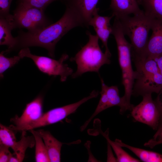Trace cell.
<instances>
[{
    "label": "cell",
    "mask_w": 162,
    "mask_h": 162,
    "mask_svg": "<svg viewBox=\"0 0 162 162\" xmlns=\"http://www.w3.org/2000/svg\"><path fill=\"white\" fill-rule=\"evenodd\" d=\"M86 26L80 14L74 9L66 5L65 12L56 22L34 32L20 31L16 37L15 50L39 46L46 49L49 56L55 58L56 46L61 38L72 29Z\"/></svg>",
    "instance_id": "6da1fadb"
},
{
    "label": "cell",
    "mask_w": 162,
    "mask_h": 162,
    "mask_svg": "<svg viewBox=\"0 0 162 162\" xmlns=\"http://www.w3.org/2000/svg\"><path fill=\"white\" fill-rule=\"evenodd\" d=\"M118 19L124 34L127 35L130 40L133 61L145 58L148 36L151 29V20L145 15L143 11L132 16L127 15Z\"/></svg>",
    "instance_id": "7a4b0ae2"
},
{
    "label": "cell",
    "mask_w": 162,
    "mask_h": 162,
    "mask_svg": "<svg viewBox=\"0 0 162 162\" xmlns=\"http://www.w3.org/2000/svg\"><path fill=\"white\" fill-rule=\"evenodd\" d=\"M115 39L118 51L119 64L122 72V84L124 89L122 97L129 110L134 105L130 103L135 80V72L131 62V45L126 40L119 20L115 18L112 26V33Z\"/></svg>",
    "instance_id": "3957f363"
},
{
    "label": "cell",
    "mask_w": 162,
    "mask_h": 162,
    "mask_svg": "<svg viewBox=\"0 0 162 162\" xmlns=\"http://www.w3.org/2000/svg\"><path fill=\"white\" fill-rule=\"evenodd\" d=\"M88 40L73 57L70 59L77 65V70L71 75L73 78L81 76L87 72L98 73L100 68L105 64H110L109 57L102 51L99 44V38L96 35L87 31Z\"/></svg>",
    "instance_id": "277c9868"
},
{
    "label": "cell",
    "mask_w": 162,
    "mask_h": 162,
    "mask_svg": "<svg viewBox=\"0 0 162 162\" xmlns=\"http://www.w3.org/2000/svg\"><path fill=\"white\" fill-rule=\"evenodd\" d=\"M134 62L136 70L132 94L142 96L147 94H158L162 88V75L155 60L145 58Z\"/></svg>",
    "instance_id": "5b68a950"
},
{
    "label": "cell",
    "mask_w": 162,
    "mask_h": 162,
    "mask_svg": "<svg viewBox=\"0 0 162 162\" xmlns=\"http://www.w3.org/2000/svg\"><path fill=\"white\" fill-rule=\"evenodd\" d=\"M44 10L18 3L11 17L14 28H25L34 32L51 24Z\"/></svg>",
    "instance_id": "8992f818"
},
{
    "label": "cell",
    "mask_w": 162,
    "mask_h": 162,
    "mask_svg": "<svg viewBox=\"0 0 162 162\" xmlns=\"http://www.w3.org/2000/svg\"><path fill=\"white\" fill-rule=\"evenodd\" d=\"M18 55L22 58L27 57L31 59L38 69L43 73L49 76H60L62 82L66 81L68 77L73 73V69L64 63L68 58V56L66 54H62L58 60H56L52 58L34 55L28 47H26L20 49Z\"/></svg>",
    "instance_id": "52a82bcc"
},
{
    "label": "cell",
    "mask_w": 162,
    "mask_h": 162,
    "mask_svg": "<svg viewBox=\"0 0 162 162\" xmlns=\"http://www.w3.org/2000/svg\"><path fill=\"white\" fill-rule=\"evenodd\" d=\"M98 94V91L93 90L89 96L76 102L52 109L43 114L38 119L22 129L21 131L30 130L57 123L74 113L82 104L90 99L96 98Z\"/></svg>",
    "instance_id": "ba28073f"
},
{
    "label": "cell",
    "mask_w": 162,
    "mask_h": 162,
    "mask_svg": "<svg viewBox=\"0 0 162 162\" xmlns=\"http://www.w3.org/2000/svg\"><path fill=\"white\" fill-rule=\"evenodd\" d=\"M142 101L131 110L132 116L136 121L145 124L157 130L160 121V112L152 94L142 96Z\"/></svg>",
    "instance_id": "9c48e42d"
},
{
    "label": "cell",
    "mask_w": 162,
    "mask_h": 162,
    "mask_svg": "<svg viewBox=\"0 0 162 162\" xmlns=\"http://www.w3.org/2000/svg\"><path fill=\"white\" fill-rule=\"evenodd\" d=\"M43 97L39 95L26 105L20 117L16 116L11 119L15 125L9 127L15 131L22 130L33 122L38 119L42 113Z\"/></svg>",
    "instance_id": "30bf717a"
},
{
    "label": "cell",
    "mask_w": 162,
    "mask_h": 162,
    "mask_svg": "<svg viewBox=\"0 0 162 162\" xmlns=\"http://www.w3.org/2000/svg\"><path fill=\"white\" fill-rule=\"evenodd\" d=\"M151 20L152 33L148 41L145 56L155 60L162 54V22Z\"/></svg>",
    "instance_id": "8fae6325"
},
{
    "label": "cell",
    "mask_w": 162,
    "mask_h": 162,
    "mask_svg": "<svg viewBox=\"0 0 162 162\" xmlns=\"http://www.w3.org/2000/svg\"><path fill=\"white\" fill-rule=\"evenodd\" d=\"M66 5L75 10L80 15L86 26L94 12L99 9L96 7L99 0H64Z\"/></svg>",
    "instance_id": "7c38bea8"
},
{
    "label": "cell",
    "mask_w": 162,
    "mask_h": 162,
    "mask_svg": "<svg viewBox=\"0 0 162 162\" xmlns=\"http://www.w3.org/2000/svg\"><path fill=\"white\" fill-rule=\"evenodd\" d=\"M112 15L119 19L124 16L137 14L142 12L137 0H111L110 5Z\"/></svg>",
    "instance_id": "4fadbf2b"
},
{
    "label": "cell",
    "mask_w": 162,
    "mask_h": 162,
    "mask_svg": "<svg viewBox=\"0 0 162 162\" xmlns=\"http://www.w3.org/2000/svg\"><path fill=\"white\" fill-rule=\"evenodd\" d=\"M11 15L4 17H0V45H6L8 48L4 53H8L14 50L17 44L16 37H13L11 34L14 27Z\"/></svg>",
    "instance_id": "5bb4252c"
},
{
    "label": "cell",
    "mask_w": 162,
    "mask_h": 162,
    "mask_svg": "<svg viewBox=\"0 0 162 162\" xmlns=\"http://www.w3.org/2000/svg\"><path fill=\"white\" fill-rule=\"evenodd\" d=\"M37 131L44 141L50 162H60L61 148L64 143L58 140L48 131L40 129Z\"/></svg>",
    "instance_id": "9a60e30c"
},
{
    "label": "cell",
    "mask_w": 162,
    "mask_h": 162,
    "mask_svg": "<svg viewBox=\"0 0 162 162\" xmlns=\"http://www.w3.org/2000/svg\"><path fill=\"white\" fill-rule=\"evenodd\" d=\"M35 139L33 135L27 136L26 135V131H22L21 139L18 142H17L12 149L14 153L12 154L9 162L22 161L27 148L33 147L35 145Z\"/></svg>",
    "instance_id": "2e32d148"
},
{
    "label": "cell",
    "mask_w": 162,
    "mask_h": 162,
    "mask_svg": "<svg viewBox=\"0 0 162 162\" xmlns=\"http://www.w3.org/2000/svg\"><path fill=\"white\" fill-rule=\"evenodd\" d=\"M145 15L152 20L162 22V0H137Z\"/></svg>",
    "instance_id": "e0dca14e"
},
{
    "label": "cell",
    "mask_w": 162,
    "mask_h": 162,
    "mask_svg": "<svg viewBox=\"0 0 162 162\" xmlns=\"http://www.w3.org/2000/svg\"><path fill=\"white\" fill-rule=\"evenodd\" d=\"M100 80L101 87L104 88L106 92L110 107L114 106H119L120 113L121 114L128 110L123 97H120L119 95L118 87L116 86H109L104 83L102 78H101Z\"/></svg>",
    "instance_id": "ac0fdd59"
},
{
    "label": "cell",
    "mask_w": 162,
    "mask_h": 162,
    "mask_svg": "<svg viewBox=\"0 0 162 162\" xmlns=\"http://www.w3.org/2000/svg\"><path fill=\"white\" fill-rule=\"evenodd\" d=\"M115 142L122 147H125L133 153L140 160L145 162H162V154L127 145L118 139Z\"/></svg>",
    "instance_id": "d6986e66"
},
{
    "label": "cell",
    "mask_w": 162,
    "mask_h": 162,
    "mask_svg": "<svg viewBox=\"0 0 162 162\" xmlns=\"http://www.w3.org/2000/svg\"><path fill=\"white\" fill-rule=\"evenodd\" d=\"M101 134L106 138L108 143L111 146L116 156L117 162H139L138 159L131 156L123 150L122 147L116 142L112 141L109 136V130L107 129L104 133L100 131Z\"/></svg>",
    "instance_id": "ffe728a7"
},
{
    "label": "cell",
    "mask_w": 162,
    "mask_h": 162,
    "mask_svg": "<svg viewBox=\"0 0 162 162\" xmlns=\"http://www.w3.org/2000/svg\"><path fill=\"white\" fill-rule=\"evenodd\" d=\"M35 140V159L37 162H50L48 152L44 141L37 131L29 130Z\"/></svg>",
    "instance_id": "44dd1931"
},
{
    "label": "cell",
    "mask_w": 162,
    "mask_h": 162,
    "mask_svg": "<svg viewBox=\"0 0 162 162\" xmlns=\"http://www.w3.org/2000/svg\"><path fill=\"white\" fill-rule=\"evenodd\" d=\"M15 131L9 127L0 125V144L13 148L17 142L15 135Z\"/></svg>",
    "instance_id": "7402d4cb"
},
{
    "label": "cell",
    "mask_w": 162,
    "mask_h": 162,
    "mask_svg": "<svg viewBox=\"0 0 162 162\" xmlns=\"http://www.w3.org/2000/svg\"><path fill=\"white\" fill-rule=\"evenodd\" d=\"M98 10L94 13L92 17L88 22V26H91L94 29H101L106 28L111 26L110 21L114 16L112 15L110 16H102L98 14Z\"/></svg>",
    "instance_id": "603a6c76"
},
{
    "label": "cell",
    "mask_w": 162,
    "mask_h": 162,
    "mask_svg": "<svg viewBox=\"0 0 162 162\" xmlns=\"http://www.w3.org/2000/svg\"><path fill=\"white\" fill-rule=\"evenodd\" d=\"M4 51L0 53V76L1 78L4 77L3 74L8 68L17 64L22 58L18 55L13 57L8 58L4 54Z\"/></svg>",
    "instance_id": "cb8c5ba5"
},
{
    "label": "cell",
    "mask_w": 162,
    "mask_h": 162,
    "mask_svg": "<svg viewBox=\"0 0 162 162\" xmlns=\"http://www.w3.org/2000/svg\"><path fill=\"white\" fill-rule=\"evenodd\" d=\"M94 29L96 33V35L101 40L103 46L105 47V53L110 58L111 54L108 47L107 43L109 36L112 33V26L103 28Z\"/></svg>",
    "instance_id": "d4e9b609"
},
{
    "label": "cell",
    "mask_w": 162,
    "mask_h": 162,
    "mask_svg": "<svg viewBox=\"0 0 162 162\" xmlns=\"http://www.w3.org/2000/svg\"><path fill=\"white\" fill-rule=\"evenodd\" d=\"M58 0H18V3L43 10L52 2Z\"/></svg>",
    "instance_id": "484cf974"
},
{
    "label": "cell",
    "mask_w": 162,
    "mask_h": 162,
    "mask_svg": "<svg viewBox=\"0 0 162 162\" xmlns=\"http://www.w3.org/2000/svg\"><path fill=\"white\" fill-rule=\"evenodd\" d=\"M160 112V121L158 129L154 134L155 136L159 138H162V88L158 93V95L154 100Z\"/></svg>",
    "instance_id": "4316f807"
},
{
    "label": "cell",
    "mask_w": 162,
    "mask_h": 162,
    "mask_svg": "<svg viewBox=\"0 0 162 162\" xmlns=\"http://www.w3.org/2000/svg\"><path fill=\"white\" fill-rule=\"evenodd\" d=\"M13 0H0V17L10 15V7Z\"/></svg>",
    "instance_id": "83f0119b"
},
{
    "label": "cell",
    "mask_w": 162,
    "mask_h": 162,
    "mask_svg": "<svg viewBox=\"0 0 162 162\" xmlns=\"http://www.w3.org/2000/svg\"><path fill=\"white\" fill-rule=\"evenodd\" d=\"M9 148L2 144H0V162H9L11 156V154L9 150Z\"/></svg>",
    "instance_id": "f1b7e54d"
},
{
    "label": "cell",
    "mask_w": 162,
    "mask_h": 162,
    "mask_svg": "<svg viewBox=\"0 0 162 162\" xmlns=\"http://www.w3.org/2000/svg\"><path fill=\"white\" fill-rule=\"evenodd\" d=\"M162 144V139L158 141L154 140L152 139L145 142L144 146L145 147L152 148L156 146Z\"/></svg>",
    "instance_id": "f546056e"
},
{
    "label": "cell",
    "mask_w": 162,
    "mask_h": 162,
    "mask_svg": "<svg viewBox=\"0 0 162 162\" xmlns=\"http://www.w3.org/2000/svg\"><path fill=\"white\" fill-rule=\"evenodd\" d=\"M160 72L162 75V54L155 59Z\"/></svg>",
    "instance_id": "4dcf8cb0"
}]
</instances>
